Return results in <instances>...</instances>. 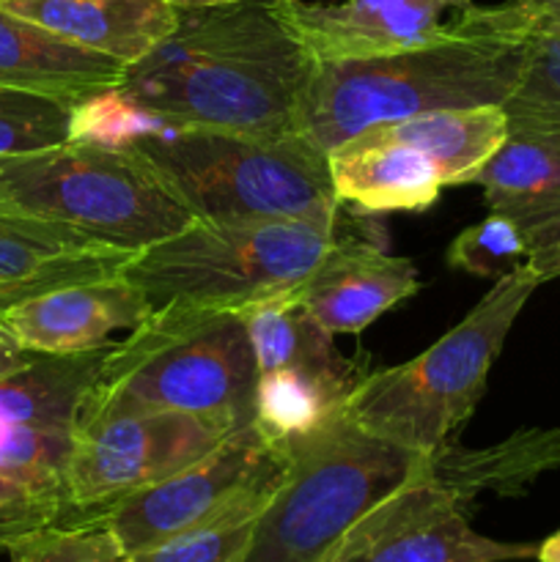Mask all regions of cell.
<instances>
[{
	"label": "cell",
	"instance_id": "1",
	"mask_svg": "<svg viewBox=\"0 0 560 562\" xmlns=\"http://www.w3.org/2000/svg\"><path fill=\"white\" fill-rule=\"evenodd\" d=\"M311 69L278 0H236L179 11L173 33L126 66L119 97L170 124L302 135Z\"/></svg>",
	"mask_w": 560,
	"mask_h": 562
},
{
	"label": "cell",
	"instance_id": "2",
	"mask_svg": "<svg viewBox=\"0 0 560 562\" xmlns=\"http://www.w3.org/2000/svg\"><path fill=\"white\" fill-rule=\"evenodd\" d=\"M71 137L135 151L195 220H340L327 151L305 135L170 124L110 91L75 108Z\"/></svg>",
	"mask_w": 560,
	"mask_h": 562
},
{
	"label": "cell",
	"instance_id": "3",
	"mask_svg": "<svg viewBox=\"0 0 560 562\" xmlns=\"http://www.w3.org/2000/svg\"><path fill=\"white\" fill-rule=\"evenodd\" d=\"M527 27L514 3L492 5V25L421 49L362 60H313L302 135L329 151L373 124L434 110L505 104L527 58Z\"/></svg>",
	"mask_w": 560,
	"mask_h": 562
},
{
	"label": "cell",
	"instance_id": "4",
	"mask_svg": "<svg viewBox=\"0 0 560 562\" xmlns=\"http://www.w3.org/2000/svg\"><path fill=\"white\" fill-rule=\"evenodd\" d=\"M258 368L242 311L159 305L113 344L82 395L77 423L132 412H181L242 423L256 417Z\"/></svg>",
	"mask_w": 560,
	"mask_h": 562
},
{
	"label": "cell",
	"instance_id": "5",
	"mask_svg": "<svg viewBox=\"0 0 560 562\" xmlns=\"http://www.w3.org/2000/svg\"><path fill=\"white\" fill-rule=\"evenodd\" d=\"M428 459L338 409L291 442L289 475L256 519L245 562H324L362 516L426 477Z\"/></svg>",
	"mask_w": 560,
	"mask_h": 562
},
{
	"label": "cell",
	"instance_id": "6",
	"mask_svg": "<svg viewBox=\"0 0 560 562\" xmlns=\"http://www.w3.org/2000/svg\"><path fill=\"white\" fill-rule=\"evenodd\" d=\"M538 285H544L541 274L525 261L500 278L432 349L404 366L366 373L340 409L373 437L423 456L437 453L453 442L481 401L489 368Z\"/></svg>",
	"mask_w": 560,
	"mask_h": 562
},
{
	"label": "cell",
	"instance_id": "7",
	"mask_svg": "<svg viewBox=\"0 0 560 562\" xmlns=\"http://www.w3.org/2000/svg\"><path fill=\"white\" fill-rule=\"evenodd\" d=\"M0 209L132 252L195 220L135 151L91 137L0 157Z\"/></svg>",
	"mask_w": 560,
	"mask_h": 562
},
{
	"label": "cell",
	"instance_id": "8",
	"mask_svg": "<svg viewBox=\"0 0 560 562\" xmlns=\"http://www.w3.org/2000/svg\"><path fill=\"white\" fill-rule=\"evenodd\" d=\"M335 225L305 220H192L137 250L121 274L159 305L242 311L294 291L335 245Z\"/></svg>",
	"mask_w": 560,
	"mask_h": 562
},
{
	"label": "cell",
	"instance_id": "9",
	"mask_svg": "<svg viewBox=\"0 0 560 562\" xmlns=\"http://www.w3.org/2000/svg\"><path fill=\"white\" fill-rule=\"evenodd\" d=\"M289 467L291 442L253 417L168 481L121 503L104 521L126 552L137 554L187 532L258 519Z\"/></svg>",
	"mask_w": 560,
	"mask_h": 562
},
{
	"label": "cell",
	"instance_id": "10",
	"mask_svg": "<svg viewBox=\"0 0 560 562\" xmlns=\"http://www.w3.org/2000/svg\"><path fill=\"white\" fill-rule=\"evenodd\" d=\"M234 423L181 412H132L77 423L66 464L69 525L104 521L121 503L217 448Z\"/></svg>",
	"mask_w": 560,
	"mask_h": 562
},
{
	"label": "cell",
	"instance_id": "11",
	"mask_svg": "<svg viewBox=\"0 0 560 562\" xmlns=\"http://www.w3.org/2000/svg\"><path fill=\"white\" fill-rule=\"evenodd\" d=\"M311 60H362L421 49L492 25V5L472 0H278Z\"/></svg>",
	"mask_w": 560,
	"mask_h": 562
},
{
	"label": "cell",
	"instance_id": "12",
	"mask_svg": "<svg viewBox=\"0 0 560 562\" xmlns=\"http://www.w3.org/2000/svg\"><path fill=\"white\" fill-rule=\"evenodd\" d=\"M533 543H505L470 527L439 483L421 477L362 516L324 562H514L536 558Z\"/></svg>",
	"mask_w": 560,
	"mask_h": 562
},
{
	"label": "cell",
	"instance_id": "13",
	"mask_svg": "<svg viewBox=\"0 0 560 562\" xmlns=\"http://www.w3.org/2000/svg\"><path fill=\"white\" fill-rule=\"evenodd\" d=\"M154 305L124 274L71 283L22 300L0 324L33 355L69 357L108 349L110 335L132 329L152 316Z\"/></svg>",
	"mask_w": 560,
	"mask_h": 562
},
{
	"label": "cell",
	"instance_id": "14",
	"mask_svg": "<svg viewBox=\"0 0 560 562\" xmlns=\"http://www.w3.org/2000/svg\"><path fill=\"white\" fill-rule=\"evenodd\" d=\"M415 291L417 269L412 261L338 231L335 245L294 294L329 335H360Z\"/></svg>",
	"mask_w": 560,
	"mask_h": 562
},
{
	"label": "cell",
	"instance_id": "15",
	"mask_svg": "<svg viewBox=\"0 0 560 562\" xmlns=\"http://www.w3.org/2000/svg\"><path fill=\"white\" fill-rule=\"evenodd\" d=\"M135 256L58 223L0 209V291L31 300L71 283L113 278Z\"/></svg>",
	"mask_w": 560,
	"mask_h": 562
},
{
	"label": "cell",
	"instance_id": "16",
	"mask_svg": "<svg viewBox=\"0 0 560 562\" xmlns=\"http://www.w3.org/2000/svg\"><path fill=\"white\" fill-rule=\"evenodd\" d=\"M126 66L0 5V86L80 108L119 91Z\"/></svg>",
	"mask_w": 560,
	"mask_h": 562
},
{
	"label": "cell",
	"instance_id": "17",
	"mask_svg": "<svg viewBox=\"0 0 560 562\" xmlns=\"http://www.w3.org/2000/svg\"><path fill=\"white\" fill-rule=\"evenodd\" d=\"M329 176L340 203L366 212H426L443 190L432 159L384 135L377 124L327 151Z\"/></svg>",
	"mask_w": 560,
	"mask_h": 562
},
{
	"label": "cell",
	"instance_id": "18",
	"mask_svg": "<svg viewBox=\"0 0 560 562\" xmlns=\"http://www.w3.org/2000/svg\"><path fill=\"white\" fill-rule=\"evenodd\" d=\"M3 9L124 66L152 53L179 22L165 0H9Z\"/></svg>",
	"mask_w": 560,
	"mask_h": 562
},
{
	"label": "cell",
	"instance_id": "19",
	"mask_svg": "<svg viewBox=\"0 0 560 562\" xmlns=\"http://www.w3.org/2000/svg\"><path fill=\"white\" fill-rule=\"evenodd\" d=\"M555 470H560V426L525 428L481 450L448 442L432 453L426 477L453 494L461 508L472 510L481 494L519 497Z\"/></svg>",
	"mask_w": 560,
	"mask_h": 562
},
{
	"label": "cell",
	"instance_id": "20",
	"mask_svg": "<svg viewBox=\"0 0 560 562\" xmlns=\"http://www.w3.org/2000/svg\"><path fill=\"white\" fill-rule=\"evenodd\" d=\"M242 316L250 333L258 373L291 368L316 376L318 382L344 395H349L362 379V373H357L355 366L335 351V335L318 327L294 291L253 302L242 307Z\"/></svg>",
	"mask_w": 560,
	"mask_h": 562
},
{
	"label": "cell",
	"instance_id": "21",
	"mask_svg": "<svg viewBox=\"0 0 560 562\" xmlns=\"http://www.w3.org/2000/svg\"><path fill=\"white\" fill-rule=\"evenodd\" d=\"M384 135L432 159L443 184H470L472 176L508 137L503 104L434 110L412 119L377 124Z\"/></svg>",
	"mask_w": 560,
	"mask_h": 562
},
{
	"label": "cell",
	"instance_id": "22",
	"mask_svg": "<svg viewBox=\"0 0 560 562\" xmlns=\"http://www.w3.org/2000/svg\"><path fill=\"white\" fill-rule=\"evenodd\" d=\"M108 349L69 357L36 355L25 368L0 379V423L75 431L82 395Z\"/></svg>",
	"mask_w": 560,
	"mask_h": 562
},
{
	"label": "cell",
	"instance_id": "23",
	"mask_svg": "<svg viewBox=\"0 0 560 562\" xmlns=\"http://www.w3.org/2000/svg\"><path fill=\"white\" fill-rule=\"evenodd\" d=\"M470 184L486 190L492 212L527 228L560 214V151L530 137L508 135Z\"/></svg>",
	"mask_w": 560,
	"mask_h": 562
},
{
	"label": "cell",
	"instance_id": "24",
	"mask_svg": "<svg viewBox=\"0 0 560 562\" xmlns=\"http://www.w3.org/2000/svg\"><path fill=\"white\" fill-rule=\"evenodd\" d=\"M503 110L508 135L530 137L560 151V36L530 33L525 69Z\"/></svg>",
	"mask_w": 560,
	"mask_h": 562
},
{
	"label": "cell",
	"instance_id": "25",
	"mask_svg": "<svg viewBox=\"0 0 560 562\" xmlns=\"http://www.w3.org/2000/svg\"><path fill=\"white\" fill-rule=\"evenodd\" d=\"M344 401V393L318 382L316 376L280 368V371L258 373L256 420L272 437L294 442L333 417Z\"/></svg>",
	"mask_w": 560,
	"mask_h": 562
},
{
	"label": "cell",
	"instance_id": "26",
	"mask_svg": "<svg viewBox=\"0 0 560 562\" xmlns=\"http://www.w3.org/2000/svg\"><path fill=\"white\" fill-rule=\"evenodd\" d=\"M71 453V431L42 426L0 423V472L44 499L66 510V464Z\"/></svg>",
	"mask_w": 560,
	"mask_h": 562
},
{
	"label": "cell",
	"instance_id": "27",
	"mask_svg": "<svg viewBox=\"0 0 560 562\" xmlns=\"http://www.w3.org/2000/svg\"><path fill=\"white\" fill-rule=\"evenodd\" d=\"M71 104L0 86V157L60 146L71 140Z\"/></svg>",
	"mask_w": 560,
	"mask_h": 562
},
{
	"label": "cell",
	"instance_id": "28",
	"mask_svg": "<svg viewBox=\"0 0 560 562\" xmlns=\"http://www.w3.org/2000/svg\"><path fill=\"white\" fill-rule=\"evenodd\" d=\"M5 558L9 562H135L108 521L38 527L11 541Z\"/></svg>",
	"mask_w": 560,
	"mask_h": 562
},
{
	"label": "cell",
	"instance_id": "29",
	"mask_svg": "<svg viewBox=\"0 0 560 562\" xmlns=\"http://www.w3.org/2000/svg\"><path fill=\"white\" fill-rule=\"evenodd\" d=\"M527 261V236L519 223L492 212L472 228L461 231L448 250V263L478 278H505Z\"/></svg>",
	"mask_w": 560,
	"mask_h": 562
},
{
	"label": "cell",
	"instance_id": "30",
	"mask_svg": "<svg viewBox=\"0 0 560 562\" xmlns=\"http://www.w3.org/2000/svg\"><path fill=\"white\" fill-rule=\"evenodd\" d=\"M253 527H256V519L214 525L206 530L170 538L132 558L135 562H245Z\"/></svg>",
	"mask_w": 560,
	"mask_h": 562
},
{
	"label": "cell",
	"instance_id": "31",
	"mask_svg": "<svg viewBox=\"0 0 560 562\" xmlns=\"http://www.w3.org/2000/svg\"><path fill=\"white\" fill-rule=\"evenodd\" d=\"M49 525H66V510L0 472V554L20 536Z\"/></svg>",
	"mask_w": 560,
	"mask_h": 562
},
{
	"label": "cell",
	"instance_id": "32",
	"mask_svg": "<svg viewBox=\"0 0 560 562\" xmlns=\"http://www.w3.org/2000/svg\"><path fill=\"white\" fill-rule=\"evenodd\" d=\"M527 263L541 274V280L560 278V214L527 225Z\"/></svg>",
	"mask_w": 560,
	"mask_h": 562
},
{
	"label": "cell",
	"instance_id": "33",
	"mask_svg": "<svg viewBox=\"0 0 560 562\" xmlns=\"http://www.w3.org/2000/svg\"><path fill=\"white\" fill-rule=\"evenodd\" d=\"M527 33L560 36V0H511Z\"/></svg>",
	"mask_w": 560,
	"mask_h": 562
},
{
	"label": "cell",
	"instance_id": "34",
	"mask_svg": "<svg viewBox=\"0 0 560 562\" xmlns=\"http://www.w3.org/2000/svg\"><path fill=\"white\" fill-rule=\"evenodd\" d=\"M33 351L22 349L20 344L14 340V335L9 333V329L0 324V379H5L9 373L20 371V368H25L27 362L33 360Z\"/></svg>",
	"mask_w": 560,
	"mask_h": 562
},
{
	"label": "cell",
	"instance_id": "35",
	"mask_svg": "<svg viewBox=\"0 0 560 562\" xmlns=\"http://www.w3.org/2000/svg\"><path fill=\"white\" fill-rule=\"evenodd\" d=\"M536 558L538 562H560V530L555 532V536H549L547 541L538 547Z\"/></svg>",
	"mask_w": 560,
	"mask_h": 562
},
{
	"label": "cell",
	"instance_id": "36",
	"mask_svg": "<svg viewBox=\"0 0 560 562\" xmlns=\"http://www.w3.org/2000/svg\"><path fill=\"white\" fill-rule=\"evenodd\" d=\"M165 3L173 5L176 11H184V9H206V5L236 3V0H165Z\"/></svg>",
	"mask_w": 560,
	"mask_h": 562
},
{
	"label": "cell",
	"instance_id": "37",
	"mask_svg": "<svg viewBox=\"0 0 560 562\" xmlns=\"http://www.w3.org/2000/svg\"><path fill=\"white\" fill-rule=\"evenodd\" d=\"M16 302H22V300H16V296L9 294V291H0V318H3V313L9 311L11 305H16Z\"/></svg>",
	"mask_w": 560,
	"mask_h": 562
},
{
	"label": "cell",
	"instance_id": "38",
	"mask_svg": "<svg viewBox=\"0 0 560 562\" xmlns=\"http://www.w3.org/2000/svg\"><path fill=\"white\" fill-rule=\"evenodd\" d=\"M5 3H9V0H0V5H5Z\"/></svg>",
	"mask_w": 560,
	"mask_h": 562
}]
</instances>
